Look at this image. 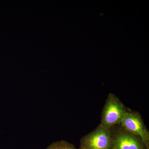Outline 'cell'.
I'll list each match as a JSON object with an SVG mask.
<instances>
[{"label":"cell","mask_w":149,"mask_h":149,"mask_svg":"<svg viewBox=\"0 0 149 149\" xmlns=\"http://www.w3.org/2000/svg\"><path fill=\"white\" fill-rule=\"evenodd\" d=\"M77 149H80L79 148H77Z\"/></svg>","instance_id":"8992f818"},{"label":"cell","mask_w":149,"mask_h":149,"mask_svg":"<svg viewBox=\"0 0 149 149\" xmlns=\"http://www.w3.org/2000/svg\"><path fill=\"white\" fill-rule=\"evenodd\" d=\"M80 149H112L110 129L99 124L80 141Z\"/></svg>","instance_id":"3957f363"},{"label":"cell","mask_w":149,"mask_h":149,"mask_svg":"<svg viewBox=\"0 0 149 149\" xmlns=\"http://www.w3.org/2000/svg\"><path fill=\"white\" fill-rule=\"evenodd\" d=\"M120 125L130 133L140 137L149 149V131L140 113L128 109Z\"/></svg>","instance_id":"277c9868"},{"label":"cell","mask_w":149,"mask_h":149,"mask_svg":"<svg viewBox=\"0 0 149 149\" xmlns=\"http://www.w3.org/2000/svg\"><path fill=\"white\" fill-rule=\"evenodd\" d=\"M110 130L112 149H148L140 137L125 130L120 124Z\"/></svg>","instance_id":"7a4b0ae2"},{"label":"cell","mask_w":149,"mask_h":149,"mask_svg":"<svg viewBox=\"0 0 149 149\" xmlns=\"http://www.w3.org/2000/svg\"><path fill=\"white\" fill-rule=\"evenodd\" d=\"M45 149H77L73 144L64 140L52 143Z\"/></svg>","instance_id":"5b68a950"},{"label":"cell","mask_w":149,"mask_h":149,"mask_svg":"<svg viewBox=\"0 0 149 149\" xmlns=\"http://www.w3.org/2000/svg\"><path fill=\"white\" fill-rule=\"evenodd\" d=\"M127 110L117 96L112 93L109 94L102 111L100 124L109 129L119 125Z\"/></svg>","instance_id":"6da1fadb"}]
</instances>
